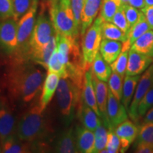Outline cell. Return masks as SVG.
<instances>
[{
	"mask_svg": "<svg viewBox=\"0 0 153 153\" xmlns=\"http://www.w3.org/2000/svg\"><path fill=\"white\" fill-rule=\"evenodd\" d=\"M50 17L57 33L78 38L80 29L76 24L71 0H53L50 3Z\"/></svg>",
	"mask_w": 153,
	"mask_h": 153,
	"instance_id": "4",
	"label": "cell"
},
{
	"mask_svg": "<svg viewBox=\"0 0 153 153\" xmlns=\"http://www.w3.org/2000/svg\"><path fill=\"white\" fill-rule=\"evenodd\" d=\"M108 131L104 123H101L94 131L95 147L94 152H101L106 149L107 138H108Z\"/></svg>",
	"mask_w": 153,
	"mask_h": 153,
	"instance_id": "30",
	"label": "cell"
},
{
	"mask_svg": "<svg viewBox=\"0 0 153 153\" xmlns=\"http://www.w3.org/2000/svg\"><path fill=\"white\" fill-rule=\"evenodd\" d=\"M135 152L137 153H153V147L145 143H137Z\"/></svg>",
	"mask_w": 153,
	"mask_h": 153,
	"instance_id": "42",
	"label": "cell"
},
{
	"mask_svg": "<svg viewBox=\"0 0 153 153\" xmlns=\"http://www.w3.org/2000/svg\"><path fill=\"white\" fill-rule=\"evenodd\" d=\"M38 4L18 21L17 24V49L14 57L20 60H29L30 41L36 22Z\"/></svg>",
	"mask_w": 153,
	"mask_h": 153,
	"instance_id": "5",
	"label": "cell"
},
{
	"mask_svg": "<svg viewBox=\"0 0 153 153\" xmlns=\"http://www.w3.org/2000/svg\"><path fill=\"white\" fill-rule=\"evenodd\" d=\"M60 79V76L57 74L51 72H48L45 81L43 82L42 93L39 99L40 106L43 111L46 108L47 106L52 100L53 96L56 92Z\"/></svg>",
	"mask_w": 153,
	"mask_h": 153,
	"instance_id": "17",
	"label": "cell"
},
{
	"mask_svg": "<svg viewBox=\"0 0 153 153\" xmlns=\"http://www.w3.org/2000/svg\"><path fill=\"white\" fill-rule=\"evenodd\" d=\"M122 5L123 6L126 18H127L128 22L129 23L130 26L131 27L138 22L143 14V13L142 12V11L138 10V9L133 7V6L130 5L129 4Z\"/></svg>",
	"mask_w": 153,
	"mask_h": 153,
	"instance_id": "38",
	"label": "cell"
},
{
	"mask_svg": "<svg viewBox=\"0 0 153 153\" xmlns=\"http://www.w3.org/2000/svg\"><path fill=\"white\" fill-rule=\"evenodd\" d=\"M153 106V84L151 86L148 92L145 94L142 100L140 102L137 114L139 118L144 116L145 114Z\"/></svg>",
	"mask_w": 153,
	"mask_h": 153,
	"instance_id": "35",
	"label": "cell"
},
{
	"mask_svg": "<svg viewBox=\"0 0 153 153\" xmlns=\"http://www.w3.org/2000/svg\"><path fill=\"white\" fill-rule=\"evenodd\" d=\"M143 123H153V106L145 115Z\"/></svg>",
	"mask_w": 153,
	"mask_h": 153,
	"instance_id": "44",
	"label": "cell"
},
{
	"mask_svg": "<svg viewBox=\"0 0 153 153\" xmlns=\"http://www.w3.org/2000/svg\"><path fill=\"white\" fill-rule=\"evenodd\" d=\"M43 111L39 101L33 103L17 120V136L23 141L31 143L35 150L38 145H43L51 132L48 119Z\"/></svg>",
	"mask_w": 153,
	"mask_h": 153,
	"instance_id": "2",
	"label": "cell"
},
{
	"mask_svg": "<svg viewBox=\"0 0 153 153\" xmlns=\"http://www.w3.org/2000/svg\"><path fill=\"white\" fill-rule=\"evenodd\" d=\"M129 51H122L118 58L110 65L113 72L124 76L127 68Z\"/></svg>",
	"mask_w": 153,
	"mask_h": 153,
	"instance_id": "33",
	"label": "cell"
},
{
	"mask_svg": "<svg viewBox=\"0 0 153 153\" xmlns=\"http://www.w3.org/2000/svg\"><path fill=\"white\" fill-rule=\"evenodd\" d=\"M85 0H71V5L73 10L76 24L81 30V14Z\"/></svg>",
	"mask_w": 153,
	"mask_h": 153,
	"instance_id": "40",
	"label": "cell"
},
{
	"mask_svg": "<svg viewBox=\"0 0 153 153\" xmlns=\"http://www.w3.org/2000/svg\"><path fill=\"white\" fill-rule=\"evenodd\" d=\"M141 11L144 14L145 18L148 21L150 29L153 30V5L146 6L141 9Z\"/></svg>",
	"mask_w": 153,
	"mask_h": 153,
	"instance_id": "41",
	"label": "cell"
},
{
	"mask_svg": "<svg viewBox=\"0 0 153 153\" xmlns=\"http://www.w3.org/2000/svg\"><path fill=\"white\" fill-rule=\"evenodd\" d=\"M137 143H145L153 147V123H143L137 136Z\"/></svg>",
	"mask_w": 153,
	"mask_h": 153,
	"instance_id": "34",
	"label": "cell"
},
{
	"mask_svg": "<svg viewBox=\"0 0 153 153\" xmlns=\"http://www.w3.org/2000/svg\"><path fill=\"white\" fill-rule=\"evenodd\" d=\"M150 30V26L143 14L138 22L130 28L127 33V41L123 43L122 51H129L134 42Z\"/></svg>",
	"mask_w": 153,
	"mask_h": 153,
	"instance_id": "22",
	"label": "cell"
},
{
	"mask_svg": "<svg viewBox=\"0 0 153 153\" xmlns=\"http://www.w3.org/2000/svg\"><path fill=\"white\" fill-rule=\"evenodd\" d=\"M128 4L138 9H142L146 7L145 0H129Z\"/></svg>",
	"mask_w": 153,
	"mask_h": 153,
	"instance_id": "43",
	"label": "cell"
},
{
	"mask_svg": "<svg viewBox=\"0 0 153 153\" xmlns=\"http://www.w3.org/2000/svg\"><path fill=\"white\" fill-rule=\"evenodd\" d=\"M44 1H46V2H48V3L50 4V3L51 2V1H53V0H44Z\"/></svg>",
	"mask_w": 153,
	"mask_h": 153,
	"instance_id": "47",
	"label": "cell"
},
{
	"mask_svg": "<svg viewBox=\"0 0 153 153\" xmlns=\"http://www.w3.org/2000/svg\"><path fill=\"white\" fill-rule=\"evenodd\" d=\"M153 84V65H150L145 70L144 73L141 76L138 83H137L135 93L132 99L130 105L128 115L134 121H137L139 119L137 108L140 101L142 100L145 94L148 92L151 86Z\"/></svg>",
	"mask_w": 153,
	"mask_h": 153,
	"instance_id": "9",
	"label": "cell"
},
{
	"mask_svg": "<svg viewBox=\"0 0 153 153\" xmlns=\"http://www.w3.org/2000/svg\"><path fill=\"white\" fill-rule=\"evenodd\" d=\"M57 34L51 17L41 13L34 26L29 53V60L34 62L43 48L51 41L53 36Z\"/></svg>",
	"mask_w": 153,
	"mask_h": 153,
	"instance_id": "6",
	"label": "cell"
},
{
	"mask_svg": "<svg viewBox=\"0 0 153 153\" xmlns=\"http://www.w3.org/2000/svg\"><path fill=\"white\" fill-rule=\"evenodd\" d=\"M82 91V89L68 76L60 79L55 95L60 121L65 127L70 126L78 114Z\"/></svg>",
	"mask_w": 153,
	"mask_h": 153,
	"instance_id": "3",
	"label": "cell"
},
{
	"mask_svg": "<svg viewBox=\"0 0 153 153\" xmlns=\"http://www.w3.org/2000/svg\"><path fill=\"white\" fill-rule=\"evenodd\" d=\"M104 21L100 16L95 19L91 26L83 35L82 41V54L86 70L91 68L96 55L99 53L102 41L101 24Z\"/></svg>",
	"mask_w": 153,
	"mask_h": 153,
	"instance_id": "7",
	"label": "cell"
},
{
	"mask_svg": "<svg viewBox=\"0 0 153 153\" xmlns=\"http://www.w3.org/2000/svg\"><path fill=\"white\" fill-rule=\"evenodd\" d=\"M146 6H152L153 5V0H145Z\"/></svg>",
	"mask_w": 153,
	"mask_h": 153,
	"instance_id": "45",
	"label": "cell"
},
{
	"mask_svg": "<svg viewBox=\"0 0 153 153\" xmlns=\"http://www.w3.org/2000/svg\"><path fill=\"white\" fill-rule=\"evenodd\" d=\"M124 76L113 72L108 79V88L118 100L121 101L123 94V80Z\"/></svg>",
	"mask_w": 153,
	"mask_h": 153,
	"instance_id": "29",
	"label": "cell"
},
{
	"mask_svg": "<svg viewBox=\"0 0 153 153\" xmlns=\"http://www.w3.org/2000/svg\"><path fill=\"white\" fill-rule=\"evenodd\" d=\"M123 48L120 41L109 39H103L100 45V53L107 63L111 65L119 56Z\"/></svg>",
	"mask_w": 153,
	"mask_h": 153,
	"instance_id": "23",
	"label": "cell"
},
{
	"mask_svg": "<svg viewBox=\"0 0 153 153\" xmlns=\"http://www.w3.org/2000/svg\"><path fill=\"white\" fill-rule=\"evenodd\" d=\"M121 1V4H128L129 0H120Z\"/></svg>",
	"mask_w": 153,
	"mask_h": 153,
	"instance_id": "46",
	"label": "cell"
},
{
	"mask_svg": "<svg viewBox=\"0 0 153 153\" xmlns=\"http://www.w3.org/2000/svg\"><path fill=\"white\" fill-rule=\"evenodd\" d=\"M14 11V19L19 21L36 4L38 0H12Z\"/></svg>",
	"mask_w": 153,
	"mask_h": 153,
	"instance_id": "31",
	"label": "cell"
},
{
	"mask_svg": "<svg viewBox=\"0 0 153 153\" xmlns=\"http://www.w3.org/2000/svg\"><path fill=\"white\" fill-rule=\"evenodd\" d=\"M120 141L119 137L115 133L114 129H109L108 132V138L106 150L108 153H117L120 152Z\"/></svg>",
	"mask_w": 153,
	"mask_h": 153,
	"instance_id": "37",
	"label": "cell"
},
{
	"mask_svg": "<svg viewBox=\"0 0 153 153\" xmlns=\"http://www.w3.org/2000/svg\"><path fill=\"white\" fill-rule=\"evenodd\" d=\"M17 120L14 111L5 97H0V140L1 143L16 134Z\"/></svg>",
	"mask_w": 153,
	"mask_h": 153,
	"instance_id": "10",
	"label": "cell"
},
{
	"mask_svg": "<svg viewBox=\"0 0 153 153\" xmlns=\"http://www.w3.org/2000/svg\"><path fill=\"white\" fill-rule=\"evenodd\" d=\"M53 150L58 153L78 152L74 131L72 127H66L59 133L55 140Z\"/></svg>",
	"mask_w": 153,
	"mask_h": 153,
	"instance_id": "14",
	"label": "cell"
},
{
	"mask_svg": "<svg viewBox=\"0 0 153 153\" xmlns=\"http://www.w3.org/2000/svg\"><path fill=\"white\" fill-rule=\"evenodd\" d=\"M14 18L12 0H0V20Z\"/></svg>",
	"mask_w": 153,
	"mask_h": 153,
	"instance_id": "39",
	"label": "cell"
},
{
	"mask_svg": "<svg viewBox=\"0 0 153 153\" xmlns=\"http://www.w3.org/2000/svg\"><path fill=\"white\" fill-rule=\"evenodd\" d=\"M101 35L103 39L118 41L124 43L127 41V33L112 22H104L101 24Z\"/></svg>",
	"mask_w": 153,
	"mask_h": 153,
	"instance_id": "27",
	"label": "cell"
},
{
	"mask_svg": "<svg viewBox=\"0 0 153 153\" xmlns=\"http://www.w3.org/2000/svg\"><path fill=\"white\" fill-rule=\"evenodd\" d=\"M82 99L89 107H91L97 113L99 117L101 118V113L99 111L97 98H96L94 87L92 82V72L91 69L86 70L85 74V80L82 91Z\"/></svg>",
	"mask_w": 153,
	"mask_h": 153,
	"instance_id": "19",
	"label": "cell"
},
{
	"mask_svg": "<svg viewBox=\"0 0 153 153\" xmlns=\"http://www.w3.org/2000/svg\"><path fill=\"white\" fill-rule=\"evenodd\" d=\"M107 120L108 128L115 129L117 126L125 120H128L127 109L124 105L114 97L108 89V101H107Z\"/></svg>",
	"mask_w": 153,
	"mask_h": 153,
	"instance_id": "11",
	"label": "cell"
},
{
	"mask_svg": "<svg viewBox=\"0 0 153 153\" xmlns=\"http://www.w3.org/2000/svg\"><path fill=\"white\" fill-rule=\"evenodd\" d=\"M47 70L48 72H54L60 76V77H66L67 71L65 65L61 63L57 56V49L55 50V51L51 55V58L48 63Z\"/></svg>",
	"mask_w": 153,
	"mask_h": 153,
	"instance_id": "32",
	"label": "cell"
},
{
	"mask_svg": "<svg viewBox=\"0 0 153 153\" xmlns=\"http://www.w3.org/2000/svg\"><path fill=\"white\" fill-rule=\"evenodd\" d=\"M42 68L30 60L11 57L6 72V86L9 99L14 104L20 107L32 104L45 79Z\"/></svg>",
	"mask_w": 153,
	"mask_h": 153,
	"instance_id": "1",
	"label": "cell"
},
{
	"mask_svg": "<svg viewBox=\"0 0 153 153\" xmlns=\"http://www.w3.org/2000/svg\"><path fill=\"white\" fill-rule=\"evenodd\" d=\"M78 116L82 123V125L86 128L91 130L94 132L101 123H103L97 113L84 101L82 96L79 108L78 111Z\"/></svg>",
	"mask_w": 153,
	"mask_h": 153,
	"instance_id": "20",
	"label": "cell"
},
{
	"mask_svg": "<svg viewBox=\"0 0 153 153\" xmlns=\"http://www.w3.org/2000/svg\"><path fill=\"white\" fill-rule=\"evenodd\" d=\"M120 5V0H102L99 16L104 22H111L113 17Z\"/></svg>",
	"mask_w": 153,
	"mask_h": 153,
	"instance_id": "28",
	"label": "cell"
},
{
	"mask_svg": "<svg viewBox=\"0 0 153 153\" xmlns=\"http://www.w3.org/2000/svg\"><path fill=\"white\" fill-rule=\"evenodd\" d=\"M131 49L141 54L153 57V30H148L140 36L134 42Z\"/></svg>",
	"mask_w": 153,
	"mask_h": 153,
	"instance_id": "25",
	"label": "cell"
},
{
	"mask_svg": "<svg viewBox=\"0 0 153 153\" xmlns=\"http://www.w3.org/2000/svg\"><path fill=\"white\" fill-rule=\"evenodd\" d=\"M0 152H1V140H0Z\"/></svg>",
	"mask_w": 153,
	"mask_h": 153,
	"instance_id": "48",
	"label": "cell"
},
{
	"mask_svg": "<svg viewBox=\"0 0 153 153\" xmlns=\"http://www.w3.org/2000/svg\"><path fill=\"white\" fill-rule=\"evenodd\" d=\"M101 3L102 0H85L81 14L80 34L82 36L93 24L94 20L100 11Z\"/></svg>",
	"mask_w": 153,
	"mask_h": 153,
	"instance_id": "18",
	"label": "cell"
},
{
	"mask_svg": "<svg viewBox=\"0 0 153 153\" xmlns=\"http://www.w3.org/2000/svg\"><path fill=\"white\" fill-rule=\"evenodd\" d=\"M111 22L116 26H117L118 28H120L125 33H127L128 32L131 26H130L129 23L128 22L127 18H126L123 6L122 4L120 5V7L116 12V14H114Z\"/></svg>",
	"mask_w": 153,
	"mask_h": 153,
	"instance_id": "36",
	"label": "cell"
},
{
	"mask_svg": "<svg viewBox=\"0 0 153 153\" xmlns=\"http://www.w3.org/2000/svg\"><path fill=\"white\" fill-rule=\"evenodd\" d=\"M140 77L141 76H140L139 74V75L135 76L126 75L124 78L121 102L127 111H128L129 106L131 105L134 94H135L134 92H135Z\"/></svg>",
	"mask_w": 153,
	"mask_h": 153,
	"instance_id": "24",
	"label": "cell"
},
{
	"mask_svg": "<svg viewBox=\"0 0 153 153\" xmlns=\"http://www.w3.org/2000/svg\"><path fill=\"white\" fill-rule=\"evenodd\" d=\"M92 82L94 87L96 98L99 111L101 113L103 123L108 128V120H107V101H108V87L106 82L99 79L94 74H92Z\"/></svg>",
	"mask_w": 153,
	"mask_h": 153,
	"instance_id": "16",
	"label": "cell"
},
{
	"mask_svg": "<svg viewBox=\"0 0 153 153\" xmlns=\"http://www.w3.org/2000/svg\"><path fill=\"white\" fill-rule=\"evenodd\" d=\"M100 53H97L94 62L91 65V69L92 74L101 81H108L111 74L112 73V70L111 66L108 65Z\"/></svg>",
	"mask_w": 153,
	"mask_h": 153,
	"instance_id": "26",
	"label": "cell"
},
{
	"mask_svg": "<svg viewBox=\"0 0 153 153\" xmlns=\"http://www.w3.org/2000/svg\"><path fill=\"white\" fill-rule=\"evenodd\" d=\"M17 24L14 18L0 20V51L9 57L14 56L17 49Z\"/></svg>",
	"mask_w": 153,
	"mask_h": 153,
	"instance_id": "8",
	"label": "cell"
},
{
	"mask_svg": "<svg viewBox=\"0 0 153 153\" xmlns=\"http://www.w3.org/2000/svg\"><path fill=\"white\" fill-rule=\"evenodd\" d=\"M152 62L153 57L130 49L126 74L129 76L139 75L144 72Z\"/></svg>",
	"mask_w": 153,
	"mask_h": 153,
	"instance_id": "12",
	"label": "cell"
},
{
	"mask_svg": "<svg viewBox=\"0 0 153 153\" xmlns=\"http://www.w3.org/2000/svg\"><path fill=\"white\" fill-rule=\"evenodd\" d=\"M30 143L25 142L19 139L16 133L6 138L1 143V152L26 153L32 152L33 148Z\"/></svg>",
	"mask_w": 153,
	"mask_h": 153,
	"instance_id": "21",
	"label": "cell"
},
{
	"mask_svg": "<svg viewBox=\"0 0 153 153\" xmlns=\"http://www.w3.org/2000/svg\"><path fill=\"white\" fill-rule=\"evenodd\" d=\"M114 131L120 141V152H125L137 138L139 129L133 122L126 120L119 124Z\"/></svg>",
	"mask_w": 153,
	"mask_h": 153,
	"instance_id": "13",
	"label": "cell"
},
{
	"mask_svg": "<svg viewBox=\"0 0 153 153\" xmlns=\"http://www.w3.org/2000/svg\"><path fill=\"white\" fill-rule=\"evenodd\" d=\"M94 131L86 128L84 126H77L74 129L76 145L78 152L92 153L95 147Z\"/></svg>",
	"mask_w": 153,
	"mask_h": 153,
	"instance_id": "15",
	"label": "cell"
}]
</instances>
